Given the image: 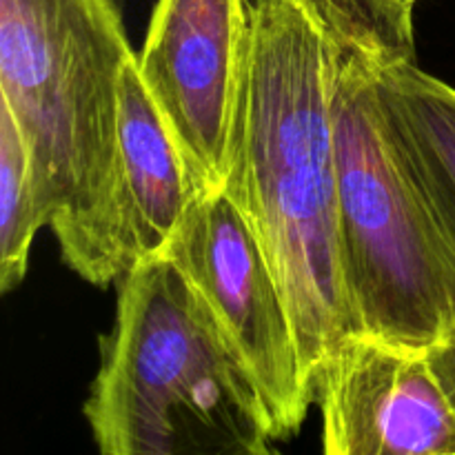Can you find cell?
I'll use <instances>...</instances> for the list:
<instances>
[{
    "label": "cell",
    "mask_w": 455,
    "mask_h": 455,
    "mask_svg": "<svg viewBox=\"0 0 455 455\" xmlns=\"http://www.w3.org/2000/svg\"><path fill=\"white\" fill-rule=\"evenodd\" d=\"M329 455H455V413L427 349L355 336L315 380Z\"/></svg>",
    "instance_id": "obj_7"
},
{
    "label": "cell",
    "mask_w": 455,
    "mask_h": 455,
    "mask_svg": "<svg viewBox=\"0 0 455 455\" xmlns=\"http://www.w3.org/2000/svg\"><path fill=\"white\" fill-rule=\"evenodd\" d=\"M133 56L116 0H0V100L29 145L62 260L96 287Z\"/></svg>",
    "instance_id": "obj_3"
},
{
    "label": "cell",
    "mask_w": 455,
    "mask_h": 455,
    "mask_svg": "<svg viewBox=\"0 0 455 455\" xmlns=\"http://www.w3.org/2000/svg\"><path fill=\"white\" fill-rule=\"evenodd\" d=\"M327 0H253L225 191L275 271L315 398L324 363L360 336L342 262Z\"/></svg>",
    "instance_id": "obj_1"
},
{
    "label": "cell",
    "mask_w": 455,
    "mask_h": 455,
    "mask_svg": "<svg viewBox=\"0 0 455 455\" xmlns=\"http://www.w3.org/2000/svg\"><path fill=\"white\" fill-rule=\"evenodd\" d=\"M251 47L249 0H158L136 53L196 189H225Z\"/></svg>",
    "instance_id": "obj_6"
},
{
    "label": "cell",
    "mask_w": 455,
    "mask_h": 455,
    "mask_svg": "<svg viewBox=\"0 0 455 455\" xmlns=\"http://www.w3.org/2000/svg\"><path fill=\"white\" fill-rule=\"evenodd\" d=\"M164 256L176 262L256 380L274 438L298 434L314 391L275 271L244 213L225 189L191 203Z\"/></svg>",
    "instance_id": "obj_5"
},
{
    "label": "cell",
    "mask_w": 455,
    "mask_h": 455,
    "mask_svg": "<svg viewBox=\"0 0 455 455\" xmlns=\"http://www.w3.org/2000/svg\"><path fill=\"white\" fill-rule=\"evenodd\" d=\"M84 418L105 455H267L275 440L256 380L164 253L118 283Z\"/></svg>",
    "instance_id": "obj_2"
},
{
    "label": "cell",
    "mask_w": 455,
    "mask_h": 455,
    "mask_svg": "<svg viewBox=\"0 0 455 455\" xmlns=\"http://www.w3.org/2000/svg\"><path fill=\"white\" fill-rule=\"evenodd\" d=\"M376 76L391 136L455 278V89L380 40Z\"/></svg>",
    "instance_id": "obj_9"
},
{
    "label": "cell",
    "mask_w": 455,
    "mask_h": 455,
    "mask_svg": "<svg viewBox=\"0 0 455 455\" xmlns=\"http://www.w3.org/2000/svg\"><path fill=\"white\" fill-rule=\"evenodd\" d=\"M200 196L151 100L136 56L120 78L118 160L105 229V287L167 251Z\"/></svg>",
    "instance_id": "obj_8"
},
{
    "label": "cell",
    "mask_w": 455,
    "mask_h": 455,
    "mask_svg": "<svg viewBox=\"0 0 455 455\" xmlns=\"http://www.w3.org/2000/svg\"><path fill=\"white\" fill-rule=\"evenodd\" d=\"M329 9L338 34V222L360 336L429 349L455 324V278L382 109L376 34Z\"/></svg>",
    "instance_id": "obj_4"
},
{
    "label": "cell",
    "mask_w": 455,
    "mask_h": 455,
    "mask_svg": "<svg viewBox=\"0 0 455 455\" xmlns=\"http://www.w3.org/2000/svg\"><path fill=\"white\" fill-rule=\"evenodd\" d=\"M427 358L455 413V324L427 349Z\"/></svg>",
    "instance_id": "obj_12"
},
{
    "label": "cell",
    "mask_w": 455,
    "mask_h": 455,
    "mask_svg": "<svg viewBox=\"0 0 455 455\" xmlns=\"http://www.w3.org/2000/svg\"><path fill=\"white\" fill-rule=\"evenodd\" d=\"M47 225L34 160L12 109L0 100V291L25 280L36 234Z\"/></svg>",
    "instance_id": "obj_10"
},
{
    "label": "cell",
    "mask_w": 455,
    "mask_h": 455,
    "mask_svg": "<svg viewBox=\"0 0 455 455\" xmlns=\"http://www.w3.org/2000/svg\"><path fill=\"white\" fill-rule=\"evenodd\" d=\"M376 34L387 49L416 58L413 9L418 0H327Z\"/></svg>",
    "instance_id": "obj_11"
}]
</instances>
